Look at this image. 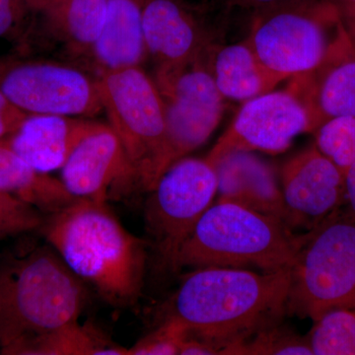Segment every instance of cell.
I'll return each instance as SVG.
<instances>
[{"label":"cell","instance_id":"6da1fadb","mask_svg":"<svg viewBox=\"0 0 355 355\" xmlns=\"http://www.w3.org/2000/svg\"><path fill=\"white\" fill-rule=\"evenodd\" d=\"M291 270L254 273L205 266L184 277L167 317L189 335L211 343L219 354L257 331L279 324L287 312Z\"/></svg>","mask_w":355,"mask_h":355},{"label":"cell","instance_id":"7a4b0ae2","mask_svg":"<svg viewBox=\"0 0 355 355\" xmlns=\"http://www.w3.org/2000/svg\"><path fill=\"white\" fill-rule=\"evenodd\" d=\"M46 239L79 279L114 305L139 298L146 270V244L121 225L106 202L77 198L51 214Z\"/></svg>","mask_w":355,"mask_h":355},{"label":"cell","instance_id":"3957f363","mask_svg":"<svg viewBox=\"0 0 355 355\" xmlns=\"http://www.w3.org/2000/svg\"><path fill=\"white\" fill-rule=\"evenodd\" d=\"M309 238L286 222L231 202L212 205L184 243L175 263L183 268L253 266L263 272L291 270Z\"/></svg>","mask_w":355,"mask_h":355},{"label":"cell","instance_id":"277c9868","mask_svg":"<svg viewBox=\"0 0 355 355\" xmlns=\"http://www.w3.org/2000/svg\"><path fill=\"white\" fill-rule=\"evenodd\" d=\"M0 340L6 354L77 322L83 284L62 258L46 250L32 254L9 273L1 288Z\"/></svg>","mask_w":355,"mask_h":355},{"label":"cell","instance_id":"5b68a950","mask_svg":"<svg viewBox=\"0 0 355 355\" xmlns=\"http://www.w3.org/2000/svg\"><path fill=\"white\" fill-rule=\"evenodd\" d=\"M287 312L313 321L336 308H355V216L334 212L309 231L291 268Z\"/></svg>","mask_w":355,"mask_h":355},{"label":"cell","instance_id":"8992f818","mask_svg":"<svg viewBox=\"0 0 355 355\" xmlns=\"http://www.w3.org/2000/svg\"><path fill=\"white\" fill-rule=\"evenodd\" d=\"M254 16L247 41L268 69L286 79L323 64L345 33L330 0H299Z\"/></svg>","mask_w":355,"mask_h":355},{"label":"cell","instance_id":"52a82bcc","mask_svg":"<svg viewBox=\"0 0 355 355\" xmlns=\"http://www.w3.org/2000/svg\"><path fill=\"white\" fill-rule=\"evenodd\" d=\"M210 46L187 64L156 69L153 79L164 102L166 132L146 191H153L174 163L207 141L220 123L224 97L210 71Z\"/></svg>","mask_w":355,"mask_h":355},{"label":"cell","instance_id":"ba28073f","mask_svg":"<svg viewBox=\"0 0 355 355\" xmlns=\"http://www.w3.org/2000/svg\"><path fill=\"white\" fill-rule=\"evenodd\" d=\"M97 84L109 125L120 139L144 189L164 144L162 96L154 79L140 67L102 70Z\"/></svg>","mask_w":355,"mask_h":355},{"label":"cell","instance_id":"9c48e42d","mask_svg":"<svg viewBox=\"0 0 355 355\" xmlns=\"http://www.w3.org/2000/svg\"><path fill=\"white\" fill-rule=\"evenodd\" d=\"M147 202L146 224L163 265L175 272L180 250L217 195L214 168L183 158L162 175Z\"/></svg>","mask_w":355,"mask_h":355},{"label":"cell","instance_id":"30bf717a","mask_svg":"<svg viewBox=\"0 0 355 355\" xmlns=\"http://www.w3.org/2000/svg\"><path fill=\"white\" fill-rule=\"evenodd\" d=\"M0 90L27 114L88 116L103 111L97 80L55 62L0 58Z\"/></svg>","mask_w":355,"mask_h":355},{"label":"cell","instance_id":"8fae6325","mask_svg":"<svg viewBox=\"0 0 355 355\" xmlns=\"http://www.w3.org/2000/svg\"><path fill=\"white\" fill-rule=\"evenodd\" d=\"M305 132H312V125L303 103L288 89L270 91L245 103L205 159L214 167L234 151L282 153Z\"/></svg>","mask_w":355,"mask_h":355},{"label":"cell","instance_id":"7c38bea8","mask_svg":"<svg viewBox=\"0 0 355 355\" xmlns=\"http://www.w3.org/2000/svg\"><path fill=\"white\" fill-rule=\"evenodd\" d=\"M282 178L291 228L312 230L347 205L345 173L316 146L291 158Z\"/></svg>","mask_w":355,"mask_h":355},{"label":"cell","instance_id":"4fadbf2b","mask_svg":"<svg viewBox=\"0 0 355 355\" xmlns=\"http://www.w3.org/2000/svg\"><path fill=\"white\" fill-rule=\"evenodd\" d=\"M139 182L125 148L108 125L99 123L76 147L62 168V182L78 198L108 202Z\"/></svg>","mask_w":355,"mask_h":355},{"label":"cell","instance_id":"5bb4252c","mask_svg":"<svg viewBox=\"0 0 355 355\" xmlns=\"http://www.w3.org/2000/svg\"><path fill=\"white\" fill-rule=\"evenodd\" d=\"M286 89L303 103L312 132L336 116H355V51L347 32L324 64L291 77Z\"/></svg>","mask_w":355,"mask_h":355},{"label":"cell","instance_id":"9a60e30c","mask_svg":"<svg viewBox=\"0 0 355 355\" xmlns=\"http://www.w3.org/2000/svg\"><path fill=\"white\" fill-rule=\"evenodd\" d=\"M144 33L157 67L187 64L210 46L197 18L179 0H144Z\"/></svg>","mask_w":355,"mask_h":355},{"label":"cell","instance_id":"2e32d148","mask_svg":"<svg viewBox=\"0 0 355 355\" xmlns=\"http://www.w3.org/2000/svg\"><path fill=\"white\" fill-rule=\"evenodd\" d=\"M99 123L62 114H29L3 140L35 170L48 174L62 169L79 142Z\"/></svg>","mask_w":355,"mask_h":355},{"label":"cell","instance_id":"e0dca14e","mask_svg":"<svg viewBox=\"0 0 355 355\" xmlns=\"http://www.w3.org/2000/svg\"><path fill=\"white\" fill-rule=\"evenodd\" d=\"M217 202H231L245 209L277 217L289 225L282 191L266 161L251 151H234L214 165Z\"/></svg>","mask_w":355,"mask_h":355},{"label":"cell","instance_id":"ac0fdd59","mask_svg":"<svg viewBox=\"0 0 355 355\" xmlns=\"http://www.w3.org/2000/svg\"><path fill=\"white\" fill-rule=\"evenodd\" d=\"M144 6V0H108L104 26L91 50L102 70L140 67L148 55Z\"/></svg>","mask_w":355,"mask_h":355},{"label":"cell","instance_id":"d6986e66","mask_svg":"<svg viewBox=\"0 0 355 355\" xmlns=\"http://www.w3.org/2000/svg\"><path fill=\"white\" fill-rule=\"evenodd\" d=\"M209 62L219 92L235 101L266 94L286 80L259 60L247 39L228 46H210Z\"/></svg>","mask_w":355,"mask_h":355},{"label":"cell","instance_id":"ffe728a7","mask_svg":"<svg viewBox=\"0 0 355 355\" xmlns=\"http://www.w3.org/2000/svg\"><path fill=\"white\" fill-rule=\"evenodd\" d=\"M0 193H9L39 211L55 214L77 198L60 180L35 170L0 140Z\"/></svg>","mask_w":355,"mask_h":355},{"label":"cell","instance_id":"44dd1931","mask_svg":"<svg viewBox=\"0 0 355 355\" xmlns=\"http://www.w3.org/2000/svg\"><path fill=\"white\" fill-rule=\"evenodd\" d=\"M108 0H62L43 13L51 31L76 51H91L106 19Z\"/></svg>","mask_w":355,"mask_h":355},{"label":"cell","instance_id":"7402d4cb","mask_svg":"<svg viewBox=\"0 0 355 355\" xmlns=\"http://www.w3.org/2000/svg\"><path fill=\"white\" fill-rule=\"evenodd\" d=\"M14 354L128 355V349L114 345L97 329L74 322L26 343Z\"/></svg>","mask_w":355,"mask_h":355},{"label":"cell","instance_id":"603a6c76","mask_svg":"<svg viewBox=\"0 0 355 355\" xmlns=\"http://www.w3.org/2000/svg\"><path fill=\"white\" fill-rule=\"evenodd\" d=\"M307 336L313 355H355V308H336L314 321Z\"/></svg>","mask_w":355,"mask_h":355},{"label":"cell","instance_id":"cb8c5ba5","mask_svg":"<svg viewBox=\"0 0 355 355\" xmlns=\"http://www.w3.org/2000/svg\"><path fill=\"white\" fill-rule=\"evenodd\" d=\"M222 355H313L307 336H300L279 324L257 331L244 342L229 347Z\"/></svg>","mask_w":355,"mask_h":355},{"label":"cell","instance_id":"d4e9b609","mask_svg":"<svg viewBox=\"0 0 355 355\" xmlns=\"http://www.w3.org/2000/svg\"><path fill=\"white\" fill-rule=\"evenodd\" d=\"M317 148L343 173L355 163V116H336L315 130Z\"/></svg>","mask_w":355,"mask_h":355},{"label":"cell","instance_id":"484cf974","mask_svg":"<svg viewBox=\"0 0 355 355\" xmlns=\"http://www.w3.org/2000/svg\"><path fill=\"white\" fill-rule=\"evenodd\" d=\"M189 336L186 328L172 318H166L157 330L128 349V355H176L180 354L182 343Z\"/></svg>","mask_w":355,"mask_h":355},{"label":"cell","instance_id":"4316f807","mask_svg":"<svg viewBox=\"0 0 355 355\" xmlns=\"http://www.w3.org/2000/svg\"><path fill=\"white\" fill-rule=\"evenodd\" d=\"M42 224L38 209L14 196L0 193V239L33 230Z\"/></svg>","mask_w":355,"mask_h":355},{"label":"cell","instance_id":"83f0119b","mask_svg":"<svg viewBox=\"0 0 355 355\" xmlns=\"http://www.w3.org/2000/svg\"><path fill=\"white\" fill-rule=\"evenodd\" d=\"M30 11L26 0H0V38L19 36Z\"/></svg>","mask_w":355,"mask_h":355},{"label":"cell","instance_id":"f1b7e54d","mask_svg":"<svg viewBox=\"0 0 355 355\" xmlns=\"http://www.w3.org/2000/svg\"><path fill=\"white\" fill-rule=\"evenodd\" d=\"M28 114L16 107L0 90V140L6 139L12 135Z\"/></svg>","mask_w":355,"mask_h":355},{"label":"cell","instance_id":"f546056e","mask_svg":"<svg viewBox=\"0 0 355 355\" xmlns=\"http://www.w3.org/2000/svg\"><path fill=\"white\" fill-rule=\"evenodd\" d=\"M228 6L241 7V8L252 10L254 13L275 8V7L286 6L299 0H224Z\"/></svg>","mask_w":355,"mask_h":355},{"label":"cell","instance_id":"4dcf8cb0","mask_svg":"<svg viewBox=\"0 0 355 355\" xmlns=\"http://www.w3.org/2000/svg\"><path fill=\"white\" fill-rule=\"evenodd\" d=\"M181 355H216L219 350L211 343L205 342L200 338L189 335L188 338L182 343Z\"/></svg>","mask_w":355,"mask_h":355},{"label":"cell","instance_id":"1f68e13d","mask_svg":"<svg viewBox=\"0 0 355 355\" xmlns=\"http://www.w3.org/2000/svg\"><path fill=\"white\" fill-rule=\"evenodd\" d=\"M347 209L355 216V163L345 173Z\"/></svg>","mask_w":355,"mask_h":355},{"label":"cell","instance_id":"d6a6232c","mask_svg":"<svg viewBox=\"0 0 355 355\" xmlns=\"http://www.w3.org/2000/svg\"><path fill=\"white\" fill-rule=\"evenodd\" d=\"M340 13L343 21L355 18V0H330Z\"/></svg>","mask_w":355,"mask_h":355},{"label":"cell","instance_id":"836d02e7","mask_svg":"<svg viewBox=\"0 0 355 355\" xmlns=\"http://www.w3.org/2000/svg\"><path fill=\"white\" fill-rule=\"evenodd\" d=\"M31 11H39L44 13V11L57 6L62 0H26Z\"/></svg>","mask_w":355,"mask_h":355},{"label":"cell","instance_id":"e575fe53","mask_svg":"<svg viewBox=\"0 0 355 355\" xmlns=\"http://www.w3.org/2000/svg\"><path fill=\"white\" fill-rule=\"evenodd\" d=\"M343 25H345V32L349 36L350 44L355 51V18L343 21Z\"/></svg>","mask_w":355,"mask_h":355}]
</instances>
